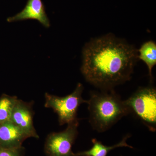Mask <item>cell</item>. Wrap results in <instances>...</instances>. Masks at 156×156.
<instances>
[{
	"instance_id": "obj_1",
	"label": "cell",
	"mask_w": 156,
	"mask_h": 156,
	"mask_svg": "<svg viewBox=\"0 0 156 156\" xmlns=\"http://www.w3.org/2000/svg\"><path fill=\"white\" fill-rule=\"evenodd\" d=\"M138 60L133 45L109 34L85 45L81 71L91 85L100 90H111L131 80Z\"/></svg>"
},
{
	"instance_id": "obj_2",
	"label": "cell",
	"mask_w": 156,
	"mask_h": 156,
	"mask_svg": "<svg viewBox=\"0 0 156 156\" xmlns=\"http://www.w3.org/2000/svg\"><path fill=\"white\" fill-rule=\"evenodd\" d=\"M87 100L89 122L98 132L109 130L123 117L130 114V111L121 98L114 89L94 91Z\"/></svg>"
},
{
	"instance_id": "obj_3",
	"label": "cell",
	"mask_w": 156,
	"mask_h": 156,
	"mask_svg": "<svg viewBox=\"0 0 156 156\" xmlns=\"http://www.w3.org/2000/svg\"><path fill=\"white\" fill-rule=\"evenodd\" d=\"M125 103L130 111L150 131L156 130V89L150 86L140 87Z\"/></svg>"
},
{
	"instance_id": "obj_4",
	"label": "cell",
	"mask_w": 156,
	"mask_h": 156,
	"mask_svg": "<svg viewBox=\"0 0 156 156\" xmlns=\"http://www.w3.org/2000/svg\"><path fill=\"white\" fill-rule=\"evenodd\" d=\"M83 89V85L79 83L72 93L64 97L45 93V107L52 108L57 114L60 126L79 121L77 112L79 107L87 101L82 97Z\"/></svg>"
},
{
	"instance_id": "obj_5",
	"label": "cell",
	"mask_w": 156,
	"mask_h": 156,
	"mask_svg": "<svg viewBox=\"0 0 156 156\" xmlns=\"http://www.w3.org/2000/svg\"><path fill=\"white\" fill-rule=\"evenodd\" d=\"M67 125L64 131L53 132L47 136L44 145L47 156H77L72 147L77 137L79 121Z\"/></svg>"
},
{
	"instance_id": "obj_6",
	"label": "cell",
	"mask_w": 156,
	"mask_h": 156,
	"mask_svg": "<svg viewBox=\"0 0 156 156\" xmlns=\"http://www.w3.org/2000/svg\"><path fill=\"white\" fill-rule=\"evenodd\" d=\"M32 102L17 99L11 120L28 136L38 139L39 136L34 125V111Z\"/></svg>"
},
{
	"instance_id": "obj_7",
	"label": "cell",
	"mask_w": 156,
	"mask_h": 156,
	"mask_svg": "<svg viewBox=\"0 0 156 156\" xmlns=\"http://www.w3.org/2000/svg\"><path fill=\"white\" fill-rule=\"evenodd\" d=\"M28 19L36 20L45 27H50V20L42 0H28L24 9L15 16L9 17L7 21L13 22Z\"/></svg>"
},
{
	"instance_id": "obj_8",
	"label": "cell",
	"mask_w": 156,
	"mask_h": 156,
	"mask_svg": "<svg viewBox=\"0 0 156 156\" xmlns=\"http://www.w3.org/2000/svg\"><path fill=\"white\" fill-rule=\"evenodd\" d=\"M28 136L11 121L0 124V146L2 148H16L22 146Z\"/></svg>"
},
{
	"instance_id": "obj_9",
	"label": "cell",
	"mask_w": 156,
	"mask_h": 156,
	"mask_svg": "<svg viewBox=\"0 0 156 156\" xmlns=\"http://www.w3.org/2000/svg\"><path fill=\"white\" fill-rule=\"evenodd\" d=\"M130 136L131 135L127 134L120 142L112 146L104 145L102 143L94 138L92 140L93 146L89 150L76 154L77 156H107L110 151L116 148L128 147L133 148L132 146L128 145L127 143V140L130 138Z\"/></svg>"
},
{
	"instance_id": "obj_10",
	"label": "cell",
	"mask_w": 156,
	"mask_h": 156,
	"mask_svg": "<svg viewBox=\"0 0 156 156\" xmlns=\"http://www.w3.org/2000/svg\"><path fill=\"white\" fill-rule=\"evenodd\" d=\"M138 58L145 63L148 68L151 81L152 80V70L156 64V44L153 41L144 42L137 50Z\"/></svg>"
},
{
	"instance_id": "obj_11",
	"label": "cell",
	"mask_w": 156,
	"mask_h": 156,
	"mask_svg": "<svg viewBox=\"0 0 156 156\" xmlns=\"http://www.w3.org/2000/svg\"><path fill=\"white\" fill-rule=\"evenodd\" d=\"M17 96L3 95L0 97V124L10 121L17 102Z\"/></svg>"
},
{
	"instance_id": "obj_12",
	"label": "cell",
	"mask_w": 156,
	"mask_h": 156,
	"mask_svg": "<svg viewBox=\"0 0 156 156\" xmlns=\"http://www.w3.org/2000/svg\"><path fill=\"white\" fill-rule=\"evenodd\" d=\"M25 149L23 147H19L2 148L0 151V156H24Z\"/></svg>"
},
{
	"instance_id": "obj_13",
	"label": "cell",
	"mask_w": 156,
	"mask_h": 156,
	"mask_svg": "<svg viewBox=\"0 0 156 156\" xmlns=\"http://www.w3.org/2000/svg\"><path fill=\"white\" fill-rule=\"evenodd\" d=\"M2 147H1V146H0V151H1V150H2Z\"/></svg>"
}]
</instances>
